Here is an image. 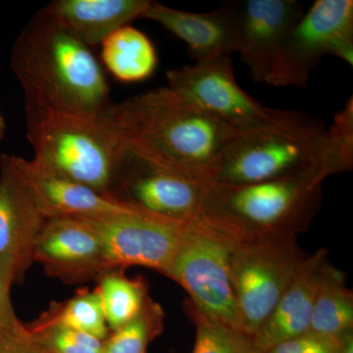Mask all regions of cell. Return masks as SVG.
Returning <instances> with one entry per match:
<instances>
[{"label": "cell", "instance_id": "6da1fadb", "mask_svg": "<svg viewBox=\"0 0 353 353\" xmlns=\"http://www.w3.org/2000/svg\"><path fill=\"white\" fill-rule=\"evenodd\" d=\"M104 113L132 152L203 183L214 182L239 132L168 87L111 104Z\"/></svg>", "mask_w": 353, "mask_h": 353}, {"label": "cell", "instance_id": "7a4b0ae2", "mask_svg": "<svg viewBox=\"0 0 353 353\" xmlns=\"http://www.w3.org/2000/svg\"><path fill=\"white\" fill-rule=\"evenodd\" d=\"M353 163V101L329 130L303 115L290 124L239 132L223 153L214 182L248 185L301 176L323 180Z\"/></svg>", "mask_w": 353, "mask_h": 353}, {"label": "cell", "instance_id": "3957f363", "mask_svg": "<svg viewBox=\"0 0 353 353\" xmlns=\"http://www.w3.org/2000/svg\"><path fill=\"white\" fill-rule=\"evenodd\" d=\"M10 65L24 92L25 110L97 115L112 104L108 81L90 48L43 11L20 32Z\"/></svg>", "mask_w": 353, "mask_h": 353}, {"label": "cell", "instance_id": "277c9868", "mask_svg": "<svg viewBox=\"0 0 353 353\" xmlns=\"http://www.w3.org/2000/svg\"><path fill=\"white\" fill-rule=\"evenodd\" d=\"M323 181L301 176L248 185L208 183L206 219L240 243L296 236L319 210Z\"/></svg>", "mask_w": 353, "mask_h": 353}, {"label": "cell", "instance_id": "5b68a950", "mask_svg": "<svg viewBox=\"0 0 353 353\" xmlns=\"http://www.w3.org/2000/svg\"><path fill=\"white\" fill-rule=\"evenodd\" d=\"M25 111L34 163L52 175L111 196L127 145L105 111L97 115Z\"/></svg>", "mask_w": 353, "mask_h": 353}, {"label": "cell", "instance_id": "8992f818", "mask_svg": "<svg viewBox=\"0 0 353 353\" xmlns=\"http://www.w3.org/2000/svg\"><path fill=\"white\" fill-rule=\"evenodd\" d=\"M304 256L296 236L241 241L230 259L239 328L253 336L271 314Z\"/></svg>", "mask_w": 353, "mask_h": 353}, {"label": "cell", "instance_id": "52a82bcc", "mask_svg": "<svg viewBox=\"0 0 353 353\" xmlns=\"http://www.w3.org/2000/svg\"><path fill=\"white\" fill-rule=\"evenodd\" d=\"M236 243L240 241L213 228L190 225L167 277L182 285L190 303L203 314L240 331L230 275Z\"/></svg>", "mask_w": 353, "mask_h": 353}, {"label": "cell", "instance_id": "ba28073f", "mask_svg": "<svg viewBox=\"0 0 353 353\" xmlns=\"http://www.w3.org/2000/svg\"><path fill=\"white\" fill-rule=\"evenodd\" d=\"M166 78L167 87L239 132L290 124L304 115L266 108L246 94L236 83L230 57L171 70Z\"/></svg>", "mask_w": 353, "mask_h": 353}, {"label": "cell", "instance_id": "9c48e42d", "mask_svg": "<svg viewBox=\"0 0 353 353\" xmlns=\"http://www.w3.org/2000/svg\"><path fill=\"white\" fill-rule=\"evenodd\" d=\"M326 55L353 64L352 0H317L290 28L281 46L274 87L305 88Z\"/></svg>", "mask_w": 353, "mask_h": 353}, {"label": "cell", "instance_id": "30bf717a", "mask_svg": "<svg viewBox=\"0 0 353 353\" xmlns=\"http://www.w3.org/2000/svg\"><path fill=\"white\" fill-rule=\"evenodd\" d=\"M94 223L102 241V275L143 266L168 275L189 223L167 219L141 209Z\"/></svg>", "mask_w": 353, "mask_h": 353}, {"label": "cell", "instance_id": "8fae6325", "mask_svg": "<svg viewBox=\"0 0 353 353\" xmlns=\"http://www.w3.org/2000/svg\"><path fill=\"white\" fill-rule=\"evenodd\" d=\"M206 183L154 163L127 146L110 196L160 217L209 227L204 208Z\"/></svg>", "mask_w": 353, "mask_h": 353}, {"label": "cell", "instance_id": "7c38bea8", "mask_svg": "<svg viewBox=\"0 0 353 353\" xmlns=\"http://www.w3.org/2000/svg\"><path fill=\"white\" fill-rule=\"evenodd\" d=\"M34 262L64 284L97 281L102 275L101 234L90 220H46L34 243Z\"/></svg>", "mask_w": 353, "mask_h": 353}, {"label": "cell", "instance_id": "4fadbf2b", "mask_svg": "<svg viewBox=\"0 0 353 353\" xmlns=\"http://www.w3.org/2000/svg\"><path fill=\"white\" fill-rule=\"evenodd\" d=\"M238 53L254 82L271 85L281 46L303 15V6L294 0H246L238 3Z\"/></svg>", "mask_w": 353, "mask_h": 353}, {"label": "cell", "instance_id": "5bb4252c", "mask_svg": "<svg viewBox=\"0 0 353 353\" xmlns=\"http://www.w3.org/2000/svg\"><path fill=\"white\" fill-rule=\"evenodd\" d=\"M13 161L26 189L44 219H95L139 209L97 190L52 175L34 160L13 155Z\"/></svg>", "mask_w": 353, "mask_h": 353}, {"label": "cell", "instance_id": "9a60e30c", "mask_svg": "<svg viewBox=\"0 0 353 353\" xmlns=\"http://www.w3.org/2000/svg\"><path fill=\"white\" fill-rule=\"evenodd\" d=\"M46 219L21 180L13 155L0 157V255L13 260L15 284L34 264V248Z\"/></svg>", "mask_w": 353, "mask_h": 353}, {"label": "cell", "instance_id": "2e32d148", "mask_svg": "<svg viewBox=\"0 0 353 353\" xmlns=\"http://www.w3.org/2000/svg\"><path fill=\"white\" fill-rule=\"evenodd\" d=\"M143 18L163 26L182 39L196 61L238 52V4H226L211 12L196 13L152 1Z\"/></svg>", "mask_w": 353, "mask_h": 353}, {"label": "cell", "instance_id": "e0dca14e", "mask_svg": "<svg viewBox=\"0 0 353 353\" xmlns=\"http://www.w3.org/2000/svg\"><path fill=\"white\" fill-rule=\"evenodd\" d=\"M329 265L325 250L305 257L271 314L252 336L262 352L308 333L316 296Z\"/></svg>", "mask_w": 353, "mask_h": 353}, {"label": "cell", "instance_id": "ac0fdd59", "mask_svg": "<svg viewBox=\"0 0 353 353\" xmlns=\"http://www.w3.org/2000/svg\"><path fill=\"white\" fill-rule=\"evenodd\" d=\"M150 0H54L43 12L79 41L99 46L116 30L143 18Z\"/></svg>", "mask_w": 353, "mask_h": 353}, {"label": "cell", "instance_id": "d6986e66", "mask_svg": "<svg viewBox=\"0 0 353 353\" xmlns=\"http://www.w3.org/2000/svg\"><path fill=\"white\" fill-rule=\"evenodd\" d=\"M101 44L102 61L121 82H141L152 76L157 69L154 44L132 26L116 30Z\"/></svg>", "mask_w": 353, "mask_h": 353}, {"label": "cell", "instance_id": "ffe728a7", "mask_svg": "<svg viewBox=\"0 0 353 353\" xmlns=\"http://www.w3.org/2000/svg\"><path fill=\"white\" fill-rule=\"evenodd\" d=\"M353 328V296L345 276L331 264L323 278L311 316L310 333L341 338Z\"/></svg>", "mask_w": 353, "mask_h": 353}, {"label": "cell", "instance_id": "44dd1931", "mask_svg": "<svg viewBox=\"0 0 353 353\" xmlns=\"http://www.w3.org/2000/svg\"><path fill=\"white\" fill-rule=\"evenodd\" d=\"M95 288L110 332L132 321L141 312L148 296L143 278L131 279L123 271H111L97 279Z\"/></svg>", "mask_w": 353, "mask_h": 353}, {"label": "cell", "instance_id": "7402d4cb", "mask_svg": "<svg viewBox=\"0 0 353 353\" xmlns=\"http://www.w3.org/2000/svg\"><path fill=\"white\" fill-rule=\"evenodd\" d=\"M41 316L101 341H105L110 334L101 299L95 290H78L71 299L51 303L48 310Z\"/></svg>", "mask_w": 353, "mask_h": 353}, {"label": "cell", "instance_id": "603a6c76", "mask_svg": "<svg viewBox=\"0 0 353 353\" xmlns=\"http://www.w3.org/2000/svg\"><path fill=\"white\" fill-rule=\"evenodd\" d=\"M163 319L161 306L148 297L136 318L110 332L102 343V353H146L148 345L163 331Z\"/></svg>", "mask_w": 353, "mask_h": 353}, {"label": "cell", "instance_id": "cb8c5ba5", "mask_svg": "<svg viewBox=\"0 0 353 353\" xmlns=\"http://www.w3.org/2000/svg\"><path fill=\"white\" fill-rule=\"evenodd\" d=\"M187 310L196 328L192 353H263L255 345L252 336L211 319L190 301Z\"/></svg>", "mask_w": 353, "mask_h": 353}, {"label": "cell", "instance_id": "d4e9b609", "mask_svg": "<svg viewBox=\"0 0 353 353\" xmlns=\"http://www.w3.org/2000/svg\"><path fill=\"white\" fill-rule=\"evenodd\" d=\"M31 340L50 353H102V343L90 334L39 316L25 325Z\"/></svg>", "mask_w": 353, "mask_h": 353}, {"label": "cell", "instance_id": "484cf974", "mask_svg": "<svg viewBox=\"0 0 353 353\" xmlns=\"http://www.w3.org/2000/svg\"><path fill=\"white\" fill-rule=\"evenodd\" d=\"M15 284V265L10 257L0 255V338L22 326L14 311L11 288Z\"/></svg>", "mask_w": 353, "mask_h": 353}, {"label": "cell", "instance_id": "4316f807", "mask_svg": "<svg viewBox=\"0 0 353 353\" xmlns=\"http://www.w3.org/2000/svg\"><path fill=\"white\" fill-rule=\"evenodd\" d=\"M340 341L341 338H329L308 332L265 353H339Z\"/></svg>", "mask_w": 353, "mask_h": 353}, {"label": "cell", "instance_id": "83f0119b", "mask_svg": "<svg viewBox=\"0 0 353 353\" xmlns=\"http://www.w3.org/2000/svg\"><path fill=\"white\" fill-rule=\"evenodd\" d=\"M0 347L7 353H50L31 340L25 324L17 331L0 339Z\"/></svg>", "mask_w": 353, "mask_h": 353}, {"label": "cell", "instance_id": "f1b7e54d", "mask_svg": "<svg viewBox=\"0 0 353 353\" xmlns=\"http://www.w3.org/2000/svg\"><path fill=\"white\" fill-rule=\"evenodd\" d=\"M339 353H353L352 332L341 336L340 348Z\"/></svg>", "mask_w": 353, "mask_h": 353}, {"label": "cell", "instance_id": "f546056e", "mask_svg": "<svg viewBox=\"0 0 353 353\" xmlns=\"http://www.w3.org/2000/svg\"><path fill=\"white\" fill-rule=\"evenodd\" d=\"M6 123L4 119L3 113H2L1 108H0V143L3 139L4 134H6Z\"/></svg>", "mask_w": 353, "mask_h": 353}, {"label": "cell", "instance_id": "4dcf8cb0", "mask_svg": "<svg viewBox=\"0 0 353 353\" xmlns=\"http://www.w3.org/2000/svg\"><path fill=\"white\" fill-rule=\"evenodd\" d=\"M0 353H7L6 350H2L1 347H0Z\"/></svg>", "mask_w": 353, "mask_h": 353}]
</instances>
